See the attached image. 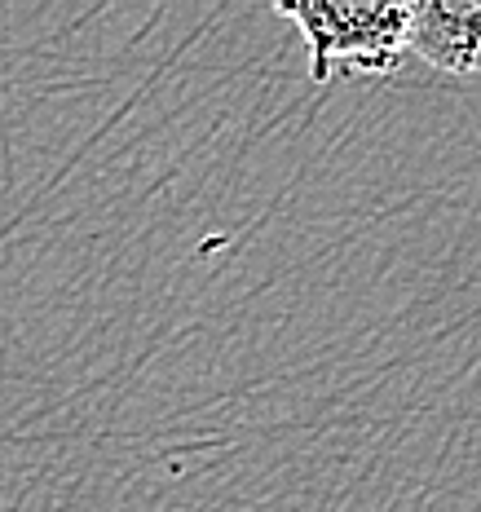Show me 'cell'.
Listing matches in <instances>:
<instances>
[{
    "label": "cell",
    "instance_id": "obj_1",
    "mask_svg": "<svg viewBox=\"0 0 481 512\" xmlns=\"http://www.w3.org/2000/svg\"><path fill=\"white\" fill-rule=\"evenodd\" d=\"M274 14L296 23L309 49V80L327 84L345 67L367 76H389L411 49V5H331V0H279Z\"/></svg>",
    "mask_w": 481,
    "mask_h": 512
},
{
    "label": "cell",
    "instance_id": "obj_2",
    "mask_svg": "<svg viewBox=\"0 0 481 512\" xmlns=\"http://www.w3.org/2000/svg\"><path fill=\"white\" fill-rule=\"evenodd\" d=\"M411 53L446 76H481V0H415Z\"/></svg>",
    "mask_w": 481,
    "mask_h": 512
}]
</instances>
